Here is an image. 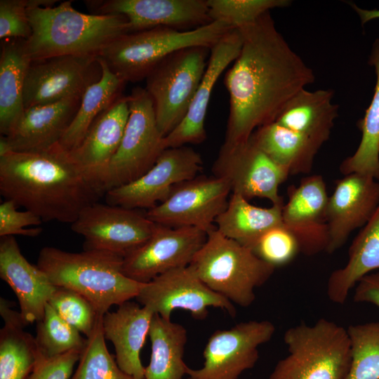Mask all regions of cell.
<instances>
[{
  "label": "cell",
  "instance_id": "obj_1",
  "mask_svg": "<svg viewBox=\"0 0 379 379\" xmlns=\"http://www.w3.org/2000/svg\"><path fill=\"white\" fill-rule=\"evenodd\" d=\"M237 29L241 48L224 79L230 95L227 144L247 141L258 128L275 121L289 100L315 81L270 11Z\"/></svg>",
  "mask_w": 379,
  "mask_h": 379
},
{
  "label": "cell",
  "instance_id": "obj_2",
  "mask_svg": "<svg viewBox=\"0 0 379 379\" xmlns=\"http://www.w3.org/2000/svg\"><path fill=\"white\" fill-rule=\"evenodd\" d=\"M0 193L43 221L70 224L101 196L58 145L0 157Z\"/></svg>",
  "mask_w": 379,
  "mask_h": 379
},
{
  "label": "cell",
  "instance_id": "obj_3",
  "mask_svg": "<svg viewBox=\"0 0 379 379\" xmlns=\"http://www.w3.org/2000/svg\"><path fill=\"white\" fill-rule=\"evenodd\" d=\"M29 0L31 36L26 49L31 61L74 55L98 58L109 44L131 33L127 18L120 14H87L72 1Z\"/></svg>",
  "mask_w": 379,
  "mask_h": 379
},
{
  "label": "cell",
  "instance_id": "obj_4",
  "mask_svg": "<svg viewBox=\"0 0 379 379\" xmlns=\"http://www.w3.org/2000/svg\"><path fill=\"white\" fill-rule=\"evenodd\" d=\"M123 260L105 251L73 253L46 246L40 251L36 265L54 286L81 294L103 317L112 306L135 298L143 285L123 273Z\"/></svg>",
  "mask_w": 379,
  "mask_h": 379
},
{
  "label": "cell",
  "instance_id": "obj_5",
  "mask_svg": "<svg viewBox=\"0 0 379 379\" xmlns=\"http://www.w3.org/2000/svg\"><path fill=\"white\" fill-rule=\"evenodd\" d=\"M232 29L227 22L215 20L189 30L159 27L131 32L109 44L98 57L126 83L136 82L145 79L174 52L194 46L211 48Z\"/></svg>",
  "mask_w": 379,
  "mask_h": 379
},
{
  "label": "cell",
  "instance_id": "obj_6",
  "mask_svg": "<svg viewBox=\"0 0 379 379\" xmlns=\"http://www.w3.org/2000/svg\"><path fill=\"white\" fill-rule=\"evenodd\" d=\"M288 355L269 379H346L351 364L347 328L327 319L290 327L284 334Z\"/></svg>",
  "mask_w": 379,
  "mask_h": 379
},
{
  "label": "cell",
  "instance_id": "obj_7",
  "mask_svg": "<svg viewBox=\"0 0 379 379\" xmlns=\"http://www.w3.org/2000/svg\"><path fill=\"white\" fill-rule=\"evenodd\" d=\"M190 266L209 288L243 307L253 304L255 288L265 284L276 268L216 227L207 232Z\"/></svg>",
  "mask_w": 379,
  "mask_h": 379
},
{
  "label": "cell",
  "instance_id": "obj_8",
  "mask_svg": "<svg viewBox=\"0 0 379 379\" xmlns=\"http://www.w3.org/2000/svg\"><path fill=\"white\" fill-rule=\"evenodd\" d=\"M211 48H186L169 55L145 78L157 124L165 138L185 117L205 72Z\"/></svg>",
  "mask_w": 379,
  "mask_h": 379
},
{
  "label": "cell",
  "instance_id": "obj_9",
  "mask_svg": "<svg viewBox=\"0 0 379 379\" xmlns=\"http://www.w3.org/2000/svg\"><path fill=\"white\" fill-rule=\"evenodd\" d=\"M129 116L104 186L107 191L128 184L145 173L166 149L151 97L142 87L128 95Z\"/></svg>",
  "mask_w": 379,
  "mask_h": 379
},
{
  "label": "cell",
  "instance_id": "obj_10",
  "mask_svg": "<svg viewBox=\"0 0 379 379\" xmlns=\"http://www.w3.org/2000/svg\"><path fill=\"white\" fill-rule=\"evenodd\" d=\"M275 331L268 320H250L215 331L204 347L202 366L189 367L187 379H238L255 365L259 347L269 342Z\"/></svg>",
  "mask_w": 379,
  "mask_h": 379
},
{
  "label": "cell",
  "instance_id": "obj_11",
  "mask_svg": "<svg viewBox=\"0 0 379 379\" xmlns=\"http://www.w3.org/2000/svg\"><path fill=\"white\" fill-rule=\"evenodd\" d=\"M156 226L138 209L95 201L80 212L71 229L84 238V249L105 251L124 258L144 244Z\"/></svg>",
  "mask_w": 379,
  "mask_h": 379
},
{
  "label": "cell",
  "instance_id": "obj_12",
  "mask_svg": "<svg viewBox=\"0 0 379 379\" xmlns=\"http://www.w3.org/2000/svg\"><path fill=\"white\" fill-rule=\"evenodd\" d=\"M136 300L161 317L171 320L176 310L189 312L198 320L205 319L208 308L215 307L235 317L230 300L209 288L189 265L163 273L143 284Z\"/></svg>",
  "mask_w": 379,
  "mask_h": 379
},
{
  "label": "cell",
  "instance_id": "obj_13",
  "mask_svg": "<svg viewBox=\"0 0 379 379\" xmlns=\"http://www.w3.org/2000/svg\"><path fill=\"white\" fill-rule=\"evenodd\" d=\"M229 182L217 176H198L176 185L168 198L148 210L147 217L156 224L172 227H192L206 233L225 210Z\"/></svg>",
  "mask_w": 379,
  "mask_h": 379
},
{
  "label": "cell",
  "instance_id": "obj_14",
  "mask_svg": "<svg viewBox=\"0 0 379 379\" xmlns=\"http://www.w3.org/2000/svg\"><path fill=\"white\" fill-rule=\"evenodd\" d=\"M202 164L200 154L192 147L185 145L167 148L140 178L107 191L106 203L149 210L165 201L176 185L197 177Z\"/></svg>",
  "mask_w": 379,
  "mask_h": 379
},
{
  "label": "cell",
  "instance_id": "obj_15",
  "mask_svg": "<svg viewBox=\"0 0 379 379\" xmlns=\"http://www.w3.org/2000/svg\"><path fill=\"white\" fill-rule=\"evenodd\" d=\"M212 171L215 176L229 182L232 194L247 200L259 197L270 200L272 204L284 203L279 188L289 175L251 138L236 144L224 142Z\"/></svg>",
  "mask_w": 379,
  "mask_h": 379
},
{
  "label": "cell",
  "instance_id": "obj_16",
  "mask_svg": "<svg viewBox=\"0 0 379 379\" xmlns=\"http://www.w3.org/2000/svg\"><path fill=\"white\" fill-rule=\"evenodd\" d=\"M100 76L101 67L95 57L62 55L31 61L25 82L24 107L81 98Z\"/></svg>",
  "mask_w": 379,
  "mask_h": 379
},
{
  "label": "cell",
  "instance_id": "obj_17",
  "mask_svg": "<svg viewBox=\"0 0 379 379\" xmlns=\"http://www.w3.org/2000/svg\"><path fill=\"white\" fill-rule=\"evenodd\" d=\"M206 238L207 233L196 227L157 224L152 236L124 256L123 273L144 284L171 270L189 266Z\"/></svg>",
  "mask_w": 379,
  "mask_h": 379
},
{
  "label": "cell",
  "instance_id": "obj_18",
  "mask_svg": "<svg viewBox=\"0 0 379 379\" xmlns=\"http://www.w3.org/2000/svg\"><path fill=\"white\" fill-rule=\"evenodd\" d=\"M93 14H120L131 32L159 27L195 29L211 21L207 0H102L85 1Z\"/></svg>",
  "mask_w": 379,
  "mask_h": 379
},
{
  "label": "cell",
  "instance_id": "obj_19",
  "mask_svg": "<svg viewBox=\"0 0 379 379\" xmlns=\"http://www.w3.org/2000/svg\"><path fill=\"white\" fill-rule=\"evenodd\" d=\"M379 205V181L359 173L344 175L335 182L326 209L328 244L333 253L347 241L351 233L363 227Z\"/></svg>",
  "mask_w": 379,
  "mask_h": 379
},
{
  "label": "cell",
  "instance_id": "obj_20",
  "mask_svg": "<svg viewBox=\"0 0 379 379\" xmlns=\"http://www.w3.org/2000/svg\"><path fill=\"white\" fill-rule=\"evenodd\" d=\"M128 116V98L122 95L97 117L80 144L67 152L100 195L105 194L110 162L121 143Z\"/></svg>",
  "mask_w": 379,
  "mask_h": 379
},
{
  "label": "cell",
  "instance_id": "obj_21",
  "mask_svg": "<svg viewBox=\"0 0 379 379\" xmlns=\"http://www.w3.org/2000/svg\"><path fill=\"white\" fill-rule=\"evenodd\" d=\"M284 204V225L295 236L300 253L313 255L326 251L328 244L326 209L329 196L320 175L302 178L298 186L290 185Z\"/></svg>",
  "mask_w": 379,
  "mask_h": 379
},
{
  "label": "cell",
  "instance_id": "obj_22",
  "mask_svg": "<svg viewBox=\"0 0 379 379\" xmlns=\"http://www.w3.org/2000/svg\"><path fill=\"white\" fill-rule=\"evenodd\" d=\"M241 45L239 31L232 29L211 48L205 72L185 117L164 138L166 149L200 144L206 140L205 119L213 89L221 74L238 57Z\"/></svg>",
  "mask_w": 379,
  "mask_h": 379
},
{
  "label": "cell",
  "instance_id": "obj_23",
  "mask_svg": "<svg viewBox=\"0 0 379 379\" xmlns=\"http://www.w3.org/2000/svg\"><path fill=\"white\" fill-rule=\"evenodd\" d=\"M0 277L15 294L23 322L27 326L40 321L56 286L25 258L14 236L1 237Z\"/></svg>",
  "mask_w": 379,
  "mask_h": 379
},
{
  "label": "cell",
  "instance_id": "obj_24",
  "mask_svg": "<svg viewBox=\"0 0 379 379\" xmlns=\"http://www.w3.org/2000/svg\"><path fill=\"white\" fill-rule=\"evenodd\" d=\"M81 98L25 108L15 125L4 136L11 151L39 152L56 146L75 116Z\"/></svg>",
  "mask_w": 379,
  "mask_h": 379
},
{
  "label": "cell",
  "instance_id": "obj_25",
  "mask_svg": "<svg viewBox=\"0 0 379 379\" xmlns=\"http://www.w3.org/2000/svg\"><path fill=\"white\" fill-rule=\"evenodd\" d=\"M154 315L147 307L128 300L102 317L103 335L114 345L117 364L135 379H145V367L140 359V352L149 335Z\"/></svg>",
  "mask_w": 379,
  "mask_h": 379
},
{
  "label": "cell",
  "instance_id": "obj_26",
  "mask_svg": "<svg viewBox=\"0 0 379 379\" xmlns=\"http://www.w3.org/2000/svg\"><path fill=\"white\" fill-rule=\"evenodd\" d=\"M331 89H302L286 104L275 121L300 133L321 147L330 138L339 106Z\"/></svg>",
  "mask_w": 379,
  "mask_h": 379
},
{
  "label": "cell",
  "instance_id": "obj_27",
  "mask_svg": "<svg viewBox=\"0 0 379 379\" xmlns=\"http://www.w3.org/2000/svg\"><path fill=\"white\" fill-rule=\"evenodd\" d=\"M378 269L379 205L351 243L345 265L330 274L326 288L328 298L335 304H343L359 281Z\"/></svg>",
  "mask_w": 379,
  "mask_h": 379
},
{
  "label": "cell",
  "instance_id": "obj_28",
  "mask_svg": "<svg viewBox=\"0 0 379 379\" xmlns=\"http://www.w3.org/2000/svg\"><path fill=\"white\" fill-rule=\"evenodd\" d=\"M250 138L289 175L310 173L321 147L308 137L276 121L258 128Z\"/></svg>",
  "mask_w": 379,
  "mask_h": 379
},
{
  "label": "cell",
  "instance_id": "obj_29",
  "mask_svg": "<svg viewBox=\"0 0 379 379\" xmlns=\"http://www.w3.org/2000/svg\"><path fill=\"white\" fill-rule=\"evenodd\" d=\"M26 40L2 41L0 55V132L7 135L22 116L24 87L31 60Z\"/></svg>",
  "mask_w": 379,
  "mask_h": 379
},
{
  "label": "cell",
  "instance_id": "obj_30",
  "mask_svg": "<svg viewBox=\"0 0 379 379\" xmlns=\"http://www.w3.org/2000/svg\"><path fill=\"white\" fill-rule=\"evenodd\" d=\"M13 303L0 298V379H25L35 367L39 352L35 338L24 330L27 326Z\"/></svg>",
  "mask_w": 379,
  "mask_h": 379
},
{
  "label": "cell",
  "instance_id": "obj_31",
  "mask_svg": "<svg viewBox=\"0 0 379 379\" xmlns=\"http://www.w3.org/2000/svg\"><path fill=\"white\" fill-rule=\"evenodd\" d=\"M149 336L151 356L145 367V379H182L187 375L189 367L184 361L186 328L154 314Z\"/></svg>",
  "mask_w": 379,
  "mask_h": 379
},
{
  "label": "cell",
  "instance_id": "obj_32",
  "mask_svg": "<svg viewBox=\"0 0 379 379\" xmlns=\"http://www.w3.org/2000/svg\"><path fill=\"white\" fill-rule=\"evenodd\" d=\"M284 204L258 207L242 196L232 194L227 208L215 220L216 229L226 237L250 248L263 233L283 225Z\"/></svg>",
  "mask_w": 379,
  "mask_h": 379
},
{
  "label": "cell",
  "instance_id": "obj_33",
  "mask_svg": "<svg viewBox=\"0 0 379 379\" xmlns=\"http://www.w3.org/2000/svg\"><path fill=\"white\" fill-rule=\"evenodd\" d=\"M98 61L101 76L85 90L75 116L58 144L65 151L76 148L97 117L122 95L126 83L112 72L102 58L98 57Z\"/></svg>",
  "mask_w": 379,
  "mask_h": 379
},
{
  "label": "cell",
  "instance_id": "obj_34",
  "mask_svg": "<svg viewBox=\"0 0 379 379\" xmlns=\"http://www.w3.org/2000/svg\"><path fill=\"white\" fill-rule=\"evenodd\" d=\"M368 64L374 68L376 79L371 101L357 123L361 138L355 152L342 161L339 169L344 175L359 173L379 181V38L373 43Z\"/></svg>",
  "mask_w": 379,
  "mask_h": 379
},
{
  "label": "cell",
  "instance_id": "obj_35",
  "mask_svg": "<svg viewBox=\"0 0 379 379\" xmlns=\"http://www.w3.org/2000/svg\"><path fill=\"white\" fill-rule=\"evenodd\" d=\"M35 340L39 359L57 357L75 349H83L86 338L65 321L48 303L43 318L36 322Z\"/></svg>",
  "mask_w": 379,
  "mask_h": 379
},
{
  "label": "cell",
  "instance_id": "obj_36",
  "mask_svg": "<svg viewBox=\"0 0 379 379\" xmlns=\"http://www.w3.org/2000/svg\"><path fill=\"white\" fill-rule=\"evenodd\" d=\"M347 330L351 364L346 379H379V321L352 324Z\"/></svg>",
  "mask_w": 379,
  "mask_h": 379
},
{
  "label": "cell",
  "instance_id": "obj_37",
  "mask_svg": "<svg viewBox=\"0 0 379 379\" xmlns=\"http://www.w3.org/2000/svg\"><path fill=\"white\" fill-rule=\"evenodd\" d=\"M102 317L86 338L77 367L69 379H135L121 370L109 352L102 332Z\"/></svg>",
  "mask_w": 379,
  "mask_h": 379
},
{
  "label": "cell",
  "instance_id": "obj_38",
  "mask_svg": "<svg viewBox=\"0 0 379 379\" xmlns=\"http://www.w3.org/2000/svg\"><path fill=\"white\" fill-rule=\"evenodd\" d=\"M288 0H207L211 21H224L234 29L249 24L276 8H285Z\"/></svg>",
  "mask_w": 379,
  "mask_h": 379
},
{
  "label": "cell",
  "instance_id": "obj_39",
  "mask_svg": "<svg viewBox=\"0 0 379 379\" xmlns=\"http://www.w3.org/2000/svg\"><path fill=\"white\" fill-rule=\"evenodd\" d=\"M67 324L89 337L99 319L91 303L73 290L57 287L48 302Z\"/></svg>",
  "mask_w": 379,
  "mask_h": 379
},
{
  "label": "cell",
  "instance_id": "obj_40",
  "mask_svg": "<svg viewBox=\"0 0 379 379\" xmlns=\"http://www.w3.org/2000/svg\"><path fill=\"white\" fill-rule=\"evenodd\" d=\"M249 248L274 267L291 262L300 253L298 239L284 223L263 233Z\"/></svg>",
  "mask_w": 379,
  "mask_h": 379
},
{
  "label": "cell",
  "instance_id": "obj_41",
  "mask_svg": "<svg viewBox=\"0 0 379 379\" xmlns=\"http://www.w3.org/2000/svg\"><path fill=\"white\" fill-rule=\"evenodd\" d=\"M29 0L0 1V39L27 40L32 34L28 15Z\"/></svg>",
  "mask_w": 379,
  "mask_h": 379
},
{
  "label": "cell",
  "instance_id": "obj_42",
  "mask_svg": "<svg viewBox=\"0 0 379 379\" xmlns=\"http://www.w3.org/2000/svg\"><path fill=\"white\" fill-rule=\"evenodd\" d=\"M18 206L11 200H6L0 205V237L22 235L34 237L39 235L41 227L27 228L39 226L43 220L35 213L25 210L20 211Z\"/></svg>",
  "mask_w": 379,
  "mask_h": 379
},
{
  "label": "cell",
  "instance_id": "obj_43",
  "mask_svg": "<svg viewBox=\"0 0 379 379\" xmlns=\"http://www.w3.org/2000/svg\"><path fill=\"white\" fill-rule=\"evenodd\" d=\"M82 349H75L51 359H38L25 379H69L78 363Z\"/></svg>",
  "mask_w": 379,
  "mask_h": 379
},
{
  "label": "cell",
  "instance_id": "obj_44",
  "mask_svg": "<svg viewBox=\"0 0 379 379\" xmlns=\"http://www.w3.org/2000/svg\"><path fill=\"white\" fill-rule=\"evenodd\" d=\"M354 301L372 304L379 308V272L361 278L354 287Z\"/></svg>",
  "mask_w": 379,
  "mask_h": 379
},
{
  "label": "cell",
  "instance_id": "obj_45",
  "mask_svg": "<svg viewBox=\"0 0 379 379\" xmlns=\"http://www.w3.org/2000/svg\"><path fill=\"white\" fill-rule=\"evenodd\" d=\"M350 5L358 15L362 26L373 20L379 19V9L378 8H362L353 2L350 3Z\"/></svg>",
  "mask_w": 379,
  "mask_h": 379
}]
</instances>
